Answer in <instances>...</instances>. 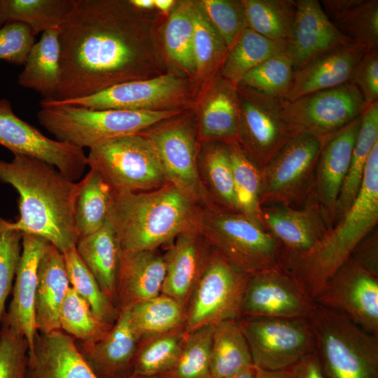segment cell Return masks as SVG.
I'll list each match as a JSON object with an SVG mask.
<instances>
[{"mask_svg":"<svg viewBox=\"0 0 378 378\" xmlns=\"http://www.w3.org/2000/svg\"><path fill=\"white\" fill-rule=\"evenodd\" d=\"M295 71L285 52L260 63L241 78L237 86L279 99H286Z\"/></svg>","mask_w":378,"mask_h":378,"instance_id":"obj_45","label":"cell"},{"mask_svg":"<svg viewBox=\"0 0 378 378\" xmlns=\"http://www.w3.org/2000/svg\"><path fill=\"white\" fill-rule=\"evenodd\" d=\"M254 368L246 339L237 319L214 326L210 353V378H229Z\"/></svg>","mask_w":378,"mask_h":378,"instance_id":"obj_32","label":"cell"},{"mask_svg":"<svg viewBox=\"0 0 378 378\" xmlns=\"http://www.w3.org/2000/svg\"><path fill=\"white\" fill-rule=\"evenodd\" d=\"M225 144L230 150L239 212L264 229L260 202L262 188L261 169L246 155L237 141Z\"/></svg>","mask_w":378,"mask_h":378,"instance_id":"obj_38","label":"cell"},{"mask_svg":"<svg viewBox=\"0 0 378 378\" xmlns=\"http://www.w3.org/2000/svg\"><path fill=\"white\" fill-rule=\"evenodd\" d=\"M194 3L183 1L170 15L164 31L169 57L189 73H195L193 55Z\"/></svg>","mask_w":378,"mask_h":378,"instance_id":"obj_43","label":"cell"},{"mask_svg":"<svg viewBox=\"0 0 378 378\" xmlns=\"http://www.w3.org/2000/svg\"><path fill=\"white\" fill-rule=\"evenodd\" d=\"M327 138L298 134L287 141L261 170V207L272 204L288 205L307 195Z\"/></svg>","mask_w":378,"mask_h":378,"instance_id":"obj_11","label":"cell"},{"mask_svg":"<svg viewBox=\"0 0 378 378\" xmlns=\"http://www.w3.org/2000/svg\"><path fill=\"white\" fill-rule=\"evenodd\" d=\"M22 239V232L12 228L9 221L0 216V325L20 262Z\"/></svg>","mask_w":378,"mask_h":378,"instance_id":"obj_50","label":"cell"},{"mask_svg":"<svg viewBox=\"0 0 378 378\" xmlns=\"http://www.w3.org/2000/svg\"><path fill=\"white\" fill-rule=\"evenodd\" d=\"M69 287L64 255L49 244L38 267L34 301L37 332L49 333L60 330L59 310Z\"/></svg>","mask_w":378,"mask_h":378,"instance_id":"obj_28","label":"cell"},{"mask_svg":"<svg viewBox=\"0 0 378 378\" xmlns=\"http://www.w3.org/2000/svg\"><path fill=\"white\" fill-rule=\"evenodd\" d=\"M262 221L281 243V251L301 253L314 247L330 227L316 203L297 210L282 205L262 206Z\"/></svg>","mask_w":378,"mask_h":378,"instance_id":"obj_26","label":"cell"},{"mask_svg":"<svg viewBox=\"0 0 378 378\" xmlns=\"http://www.w3.org/2000/svg\"><path fill=\"white\" fill-rule=\"evenodd\" d=\"M377 143L378 101L366 105L361 113L360 125L351 163L337 198L334 221H337L346 213L357 197L368 159Z\"/></svg>","mask_w":378,"mask_h":378,"instance_id":"obj_33","label":"cell"},{"mask_svg":"<svg viewBox=\"0 0 378 378\" xmlns=\"http://www.w3.org/2000/svg\"><path fill=\"white\" fill-rule=\"evenodd\" d=\"M314 302L337 310L365 331L378 336V276L350 258Z\"/></svg>","mask_w":378,"mask_h":378,"instance_id":"obj_17","label":"cell"},{"mask_svg":"<svg viewBox=\"0 0 378 378\" xmlns=\"http://www.w3.org/2000/svg\"><path fill=\"white\" fill-rule=\"evenodd\" d=\"M369 49L351 41L312 59L295 71L286 100L294 101L350 82L356 65Z\"/></svg>","mask_w":378,"mask_h":378,"instance_id":"obj_23","label":"cell"},{"mask_svg":"<svg viewBox=\"0 0 378 378\" xmlns=\"http://www.w3.org/2000/svg\"><path fill=\"white\" fill-rule=\"evenodd\" d=\"M255 367L285 370L315 351L314 337L307 318L240 316Z\"/></svg>","mask_w":378,"mask_h":378,"instance_id":"obj_10","label":"cell"},{"mask_svg":"<svg viewBox=\"0 0 378 378\" xmlns=\"http://www.w3.org/2000/svg\"><path fill=\"white\" fill-rule=\"evenodd\" d=\"M180 113L178 109L94 110L56 105L41 108L36 117L38 122L57 140L83 149L118 136L139 134Z\"/></svg>","mask_w":378,"mask_h":378,"instance_id":"obj_6","label":"cell"},{"mask_svg":"<svg viewBox=\"0 0 378 378\" xmlns=\"http://www.w3.org/2000/svg\"><path fill=\"white\" fill-rule=\"evenodd\" d=\"M74 3V0H1L0 23L25 24L36 36L59 28Z\"/></svg>","mask_w":378,"mask_h":378,"instance_id":"obj_36","label":"cell"},{"mask_svg":"<svg viewBox=\"0 0 378 378\" xmlns=\"http://www.w3.org/2000/svg\"><path fill=\"white\" fill-rule=\"evenodd\" d=\"M186 97L183 80L172 74L113 85L95 94L72 99H41V107L71 105L90 109L162 111L178 109Z\"/></svg>","mask_w":378,"mask_h":378,"instance_id":"obj_15","label":"cell"},{"mask_svg":"<svg viewBox=\"0 0 378 378\" xmlns=\"http://www.w3.org/2000/svg\"><path fill=\"white\" fill-rule=\"evenodd\" d=\"M76 249L102 290L115 305L122 249L108 220L97 232L80 237L76 243Z\"/></svg>","mask_w":378,"mask_h":378,"instance_id":"obj_29","label":"cell"},{"mask_svg":"<svg viewBox=\"0 0 378 378\" xmlns=\"http://www.w3.org/2000/svg\"><path fill=\"white\" fill-rule=\"evenodd\" d=\"M239 107L237 87L224 79L210 96L201 114L199 132L204 141L238 140Z\"/></svg>","mask_w":378,"mask_h":378,"instance_id":"obj_34","label":"cell"},{"mask_svg":"<svg viewBox=\"0 0 378 378\" xmlns=\"http://www.w3.org/2000/svg\"><path fill=\"white\" fill-rule=\"evenodd\" d=\"M64 255L70 286L89 304L92 313L102 321L113 325L120 310L104 294L96 279L80 258L76 247Z\"/></svg>","mask_w":378,"mask_h":378,"instance_id":"obj_42","label":"cell"},{"mask_svg":"<svg viewBox=\"0 0 378 378\" xmlns=\"http://www.w3.org/2000/svg\"><path fill=\"white\" fill-rule=\"evenodd\" d=\"M351 41L330 21L318 1H296L295 20L286 45L295 71L323 53Z\"/></svg>","mask_w":378,"mask_h":378,"instance_id":"obj_20","label":"cell"},{"mask_svg":"<svg viewBox=\"0 0 378 378\" xmlns=\"http://www.w3.org/2000/svg\"><path fill=\"white\" fill-rule=\"evenodd\" d=\"M241 2L248 28L271 41L286 45L295 20L296 1L243 0Z\"/></svg>","mask_w":378,"mask_h":378,"instance_id":"obj_40","label":"cell"},{"mask_svg":"<svg viewBox=\"0 0 378 378\" xmlns=\"http://www.w3.org/2000/svg\"><path fill=\"white\" fill-rule=\"evenodd\" d=\"M211 247L196 227L180 233L164 254L165 276L161 294L186 307Z\"/></svg>","mask_w":378,"mask_h":378,"instance_id":"obj_24","label":"cell"},{"mask_svg":"<svg viewBox=\"0 0 378 378\" xmlns=\"http://www.w3.org/2000/svg\"><path fill=\"white\" fill-rule=\"evenodd\" d=\"M200 208L168 183L149 191L114 192L108 221L122 251L157 250L195 227Z\"/></svg>","mask_w":378,"mask_h":378,"instance_id":"obj_4","label":"cell"},{"mask_svg":"<svg viewBox=\"0 0 378 378\" xmlns=\"http://www.w3.org/2000/svg\"><path fill=\"white\" fill-rule=\"evenodd\" d=\"M238 143L262 170L294 136L283 115V99L237 86ZM285 100V99H284Z\"/></svg>","mask_w":378,"mask_h":378,"instance_id":"obj_14","label":"cell"},{"mask_svg":"<svg viewBox=\"0 0 378 378\" xmlns=\"http://www.w3.org/2000/svg\"><path fill=\"white\" fill-rule=\"evenodd\" d=\"M350 82L357 87L365 105L378 101V48L369 49L365 53Z\"/></svg>","mask_w":378,"mask_h":378,"instance_id":"obj_53","label":"cell"},{"mask_svg":"<svg viewBox=\"0 0 378 378\" xmlns=\"http://www.w3.org/2000/svg\"><path fill=\"white\" fill-rule=\"evenodd\" d=\"M157 250L122 251L115 298L120 312L161 294L165 262Z\"/></svg>","mask_w":378,"mask_h":378,"instance_id":"obj_27","label":"cell"},{"mask_svg":"<svg viewBox=\"0 0 378 378\" xmlns=\"http://www.w3.org/2000/svg\"><path fill=\"white\" fill-rule=\"evenodd\" d=\"M214 326L202 327L186 335L174 365L160 378H210V353Z\"/></svg>","mask_w":378,"mask_h":378,"instance_id":"obj_46","label":"cell"},{"mask_svg":"<svg viewBox=\"0 0 378 378\" xmlns=\"http://www.w3.org/2000/svg\"><path fill=\"white\" fill-rule=\"evenodd\" d=\"M351 82L316 92L294 101H283L282 111L293 135L327 138L359 117L365 107Z\"/></svg>","mask_w":378,"mask_h":378,"instance_id":"obj_12","label":"cell"},{"mask_svg":"<svg viewBox=\"0 0 378 378\" xmlns=\"http://www.w3.org/2000/svg\"><path fill=\"white\" fill-rule=\"evenodd\" d=\"M195 227L211 248L248 275L280 269L281 243L241 213L200 208Z\"/></svg>","mask_w":378,"mask_h":378,"instance_id":"obj_7","label":"cell"},{"mask_svg":"<svg viewBox=\"0 0 378 378\" xmlns=\"http://www.w3.org/2000/svg\"><path fill=\"white\" fill-rule=\"evenodd\" d=\"M59 28L42 33L40 39L32 46L18 76V83L33 90L42 99H54L60 80L61 48Z\"/></svg>","mask_w":378,"mask_h":378,"instance_id":"obj_30","label":"cell"},{"mask_svg":"<svg viewBox=\"0 0 378 378\" xmlns=\"http://www.w3.org/2000/svg\"><path fill=\"white\" fill-rule=\"evenodd\" d=\"M0 180L19 194V219L10 226L46 239L61 253L76 247L80 238L75 209L81 181H72L41 160L14 155L0 160Z\"/></svg>","mask_w":378,"mask_h":378,"instance_id":"obj_2","label":"cell"},{"mask_svg":"<svg viewBox=\"0 0 378 378\" xmlns=\"http://www.w3.org/2000/svg\"><path fill=\"white\" fill-rule=\"evenodd\" d=\"M84 360L98 378H122L132 374L140 344L130 321V310L120 312L108 332L99 340L84 343L75 340Z\"/></svg>","mask_w":378,"mask_h":378,"instance_id":"obj_21","label":"cell"},{"mask_svg":"<svg viewBox=\"0 0 378 378\" xmlns=\"http://www.w3.org/2000/svg\"><path fill=\"white\" fill-rule=\"evenodd\" d=\"M122 378H160L159 376L156 377H143V376H139V375H134V374H130L129 376L122 377Z\"/></svg>","mask_w":378,"mask_h":378,"instance_id":"obj_60","label":"cell"},{"mask_svg":"<svg viewBox=\"0 0 378 378\" xmlns=\"http://www.w3.org/2000/svg\"><path fill=\"white\" fill-rule=\"evenodd\" d=\"M307 318L328 378H378V336L342 312L316 302Z\"/></svg>","mask_w":378,"mask_h":378,"instance_id":"obj_5","label":"cell"},{"mask_svg":"<svg viewBox=\"0 0 378 378\" xmlns=\"http://www.w3.org/2000/svg\"><path fill=\"white\" fill-rule=\"evenodd\" d=\"M199 5L228 49L248 27L241 1L204 0Z\"/></svg>","mask_w":378,"mask_h":378,"instance_id":"obj_49","label":"cell"},{"mask_svg":"<svg viewBox=\"0 0 378 378\" xmlns=\"http://www.w3.org/2000/svg\"><path fill=\"white\" fill-rule=\"evenodd\" d=\"M24 378H98L79 352L75 339L62 330L37 333L28 352Z\"/></svg>","mask_w":378,"mask_h":378,"instance_id":"obj_25","label":"cell"},{"mask_svg":"<svg viewBox=\"0 0 378 378\" xmlns=\"http://www.w3.org/2000/svg\"><path fill=\"white\" fill-rule=\"evenodd\" d=\"M361 115L328 136L322 147L316 167L315 202L328 227L334 224L337 198L348 172Z\"/></svg>","mask_w":378,"mask_h":378,"instance_id":"obj_19","label":"cell"},{"mask_svg":"<svg viewBox=\"0 0 378 378\" xmlns=\"http://www.w3.org/2000/svg\"><path fill=\"white\" fill-rule=\"evenodd\" d=\"M0 6H1V0H0ZM1 26H2V25H1V23H0V27H1Z\"/></svg>","mask_w":378,"mask_h":378,"instance_id":"obj_61","label":"cell"},{"mask_svg":"<svg viewBox=\"0 0 378 378\" xmlns=\"http://www.w3.org/2000/svg\"><path fill=\"white\" fill-rule=\"evenodd\" d=\"M286 52V46L247 27L228 49L222 65L225 80L237 86L243 76L267 59Z\"/></svg>","mask_w":378,"mask_h":378,"instance_id":"obj_35","label":"cell"},{"mask_svg":"<svg viewBox=\"0 0 378 378\" xmlns=\"http://www.w3.org/2000/svg\"><path fill=\"white\" fill-rule=\"evenodd\" d=\"M227 50L199 4L194 3L193 55L196 72L223 62Z\"/></svg>","mask_w":378,"mask_h":378,"instance_id":"obj_48","label":"cell"},{"mask_svg":"<svg viewBox=\"0 0 378 378\" xmlns=\"http://www.w3.org/2000/svg\"><path fill=\"white\" fill-rule=\"evenodd\" d=\"M75 209L76 227L80 237L91 234L107 222L113 190L94 169L82 178Z\"/></svg>","mask_w":378,"mask_h":378,"instance_id":"obj_39","label":"cell"},{"mask_svg":"<svg viewBox=\"0 0 378 378\" xmlns=\"http://www.w3.org/2000/svg\"><path fill=\"white\" fill-rule=\"evenodd\" d=\"M0 145L14 155L31 157L55 167L72 181L81 177L88 165L83 148L45 136L18 117L6 99H0Z\"/></svg>","mask_w":378,"mask_h":378,"instance_id":"obj_16","label":"cell"},{"mask_svg":"<svg viewBox=\"0 0 378 378\" xmlns=\"http://www.w3.org/2000/svg\"><path fill=\"white\" fill-rule=\"evenodd\" d=\"M333 24L352 41L370 49L378 48L377 0H358Z\"/></svg>","mask_w":378,"mask_h":378,"instance_id":"obj_47","label":"cell"},{"mask_svg":"<svg viewBox=\"0 0 378 378\" xmlns=\"http://www.w3.org/2000/svg\"><path fill=\"white\" fill-rule=\"evenodd\" d=\"M183 327L141 341L136 354L132 374L160 376L176 363L184 342Z\"/></svg>","mask_w":378,"mask_h":378,"instance_id":"obj_41","label":"cell"},{"mask_svg":"<svg viewBox=\"0 0 378 378\" xmlns=\"http://www.w3.org/2000/svg\"><path fill=\"white\" fill-rule=\"evenodd\" d=\"M140 134L152 144L167 182L198 206L210 208L197 172L196 132L189 121L159 122Z\"/></svg>","mask_w":378,"mask_h":378,"instance_id":"obj_13","label":"cell"},{"mask_svg":"<svg viewBox=\"0 0 378 378\" xmlns=\"http://www.w3.org/2000/svg\"><path fill=\"white\" fill-rule=\"evenodd\" d=\"M314 302L281 269L250 275L240 316L307 318Z\"/></svg>","mask_w":378,"mask_h":378,"instance_id":"obj_18","label":"cell"},{"mask_svg":"<svg viewBox=\"0 0 378 378\" xmlns=\"http://www.w3.org/2000/svg\"><path fill=\"white\" fill-rule=\"evenodd\" d=\"M59 323L60 330L84 343L103 337L113 325L98 318L88 302L70 286L62 304Z\"/></svg>","mask_w":378,"mask_h":378,"instance_id":"obj_44","label":"cell"},{"mask_svg":"<svg viewBox=\"0 0 378 378\" xmlns=\"http://www.w3.org/2000/svg\"><path fill=\"white\" fill-rule=\"evenodd\" d=\"M35 35L25 24L14 22L0 27V59L24 65L32 46Z\"/></svg>","mask_w":378,"mask_h":378,"instance_id":"obj_52","label":"cell"},{"mask_svg":"<svg viewBox=\"0 0 378 378\" xmlns=\"http://www.w3.org/2000/svg\"><path fill=\"white\" fill-rule=\"evenodd\" d=\"M129 310L131 324L140 341L183 328L185 323L186 307L163 294Z\"/></svg>","mask_w":378,"mask_h":378,"instance_id":"obj_37","label":"cell"},{"mask_svg":"<svg viewBox=\"0 0 378 378\" xmlns=\"http://www.w3.org/2000/svg\"><path fill=\"white\" fill-rule=\"evenodd\" d=\"M29 344L4 318L0 325V378H24Z\"/></svg>","mask_w":378,"mask_h":378,"instance_id":"obj_51","label":"cell"},{"mask_svg":"<svg viewBox=\"0 0 378 378\" xmlns=\"http://www.w3.org/2000/svg\"><path fill=\"white\" fill-rule=\"evenodd\" d=\"M204 144L198 151L197 172L210 208L239 212L228 146L221 141Z\"/></svg>","mask_w":378,"mask_h":378,"instance_id":"obj_31","label":"cell"},{"mask_svg":"<svg viewBox=\"0 0 378 378\" xmlns=\"http://www.w3.org/2000/svg\"><path fill=\"white\" fill-rule=\"evenodd\" d=\"M338 220L311 250L280 253L279 268L313 302L377 223L378 143L368 159L357 197Z\"/></svg>","mask_w":378,"mask_h":378,"instance_id":"obj_3","label":"cell"},{"mask_svg":"<svg viewBox=\"0 0 378 378\" xmlns=\"http://www.w3.org/2000/svg\"><path fill=\"white\" fill-rule=\"evenodd\" d=\"M288 378H328L316 351L309 354L287 369Z\"/></svg>","mask_w":378,"mask_h":378,"instance_id":"obj_55","label":"cell"},{"mask_svg":"<svg viewBox=\"0 0 378 378\" xmlns=\"http://www.w3.org/2000/svg\"><path fill=\"white\" fill-rule=\"evenodd\" d=\"M130 4L141 10H148L154 8V0H130Z\"/></svg>","mask_w":378,"mask_h":378,"instance_id":"obj_58","label":"cell"},{"mask_svg":"<svg viewBox=\"0 0 378 378\" xmlns=\"http://www.w3.org/2000/svg\"><path fill=\"white\" fill-rule=\"evenodd\" d=\"M366 237L356 247L351 258L378 276L377 238L374 235Z\"/></svg>","mask_w":378,"mask_h":378,"instance_id":"obj_54","label":"cell"},{"mask_svg":"<svg viewBox=\"0 0 378 378\" xmlns=\"http://www.w3.org/2000/svg\"><path fill=\"white\" fill-rule=\"evenodd\" d=\"M87 164L114 192L149 191L168 183L152 144L140 133L93 146Z\"/></svg>","mask_w":378,"mask_h":378,"instance_id":"obj_8","label":"cell"},{"mask_svg":"<svg viewBox=\"0 0 378 378\" xmlns=\"http://www.w3.org/2000/svg\"><path fill=\"white\" fill-rule=\"evenodd\" d=\"M146 11L129 1L74 0L59 27L61 74L53 100L162 75L154 20Z\"/></svg>","mask_w":378,"mask_h":378,"instance_id":"obj_1","label":"cell"},{"mask_svg":"<svg viewBox=\"0 0 378 378\" xmlns=\"http://www.w3.org/2000/svg\"><path fill=\"white\" fill-rule=\"evenodd\" d=\"M229 378H256L255 366L252 369H250Z\"/></svg>","mask_w":378,"mask_h":378,"instance_id":"obj_59","label":"cell"},{"mask_svg":"<svg viewBox=\"0 0 378 378\" xmlns=\"http://www.w3.org/2000/svg\"><path fill=\"white\" fill-rule=\"evenodd\" d=\"M46 239L30 233H22V253L17 270L13 298L3 318L21 332L29 344V351L34 347L38 333L34 318V301L40 259L47 246Z\"/></svg>","mask_w":378,"mask_h":378,"instance_id":"obj_22","label":"cell"},{"mask_svg":"<svg viewBox=\"0 0 378 378\" xmlns=\"http://www.w3.org/2000/svg\"><path fill=\"white\" fill-rule=\"evenodd\" d=\"M175 4L174 0H154V7L164 13H167Z\"/></svg>","mask_w":378,"mask_h":378,"instance_id":"obj_57","label":"cell"},{"mask_svg":"<svg viewBox=\"0 0 378 378\" xmlns=\"http://www.w3.org/2000/svg\"><path fill=\"white\" fill-rule=\"evenodd\" d=\"M256 378H288L287 370L269 371L255 367Z\"/></svg>","mask_w":378,"mask_h":378,"instance_id":"obj_56","label":"cell"},{"mask_svg":"<svg viewBox=\"0 0 378 378\" xmlns=\"http://www.w3.org/2000/svg\"><path fill=\"white\" fill-rule=\"evenodd\" d=\"M249 276L211 248L186 307L185 335L239 318Z\"/></svg>","mask_w":378,"mask_h":378,"instance_id":"obj_9","label":"cell"}]
</instances>
